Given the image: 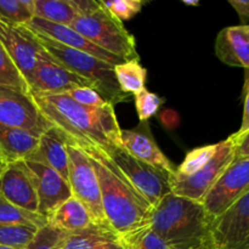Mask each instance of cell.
<instances>
[{"label": "cell", "mask_w": 249, "mask_h": 249, "mask_svg": "<svg viewBox=\"0 0 249 249\" xmlns=\"http://www.w3.org/2000/svg\"><path fill=\"white\" fill-rule=\"evenodd\" d=\"M29 94L43 116L67 140L80 146H95L105 152L122 146V129L111 104L89 107L78 104L67 94Z\"/></svg>", "instance_id": "6da1fadb"}, {"label": "cell", "mask_w": 249, "mask_h": 249, "mask_svg": "<svg viewBox=\"0 0 249 249\" xmlns=\"http://www.w3.org/2000/svg\"><path fill=\"white\" fill-rule=\"evenodd\" d=\"M78 146L89 157L94 168L99 180L105 215L111 228L119 235H124L150 225L153 208L111 158L95 146Z\"/></svg>", "instance_id": "7a4b0ae2"}, {"label": "cell", "mask_w": 249, "mask_h": 249, "mask_svg": "<svg viewBox=\"0 0 249 249\" xmlns=\"http://www.w3.org/2000/svg\"><path fill=\"white\" fill-rule=\"evenodd\" d=\"M214 219L202 203L170 192L153 207L150 226L169 249H215Z\"/></svg>", "instance_id": "3957f363"}, {"label": "cell", "mask_w": 249, "mask_h": 249, "mask_svg": "<svg viewBox=\"0 0 249 249\" xmlns=\"http://www.w3.org/2000/svg\"><path fill=\"white\" fill-rule=\"evenodd\" d=\"M36 36L44 50L56 62L91 83L92 88L112 106L130 100V96L124 94L119 88L114 74V66L108 65L89 53L62 45L41 34L36 33Z\"/></svg>", "instance_id": "277c9868"}, {"label": "cell", "mask_w": 249, "mask_h": 249, "mask_svg": "<svg viewBox=\"0 0 249 249\" xmlns=\"http://www.w3.org/2000/svg\"><path fill=\"white\" fill-rule=\"evenodd\" d=\"M71 27L92 44L123 58L125 62L139 60L134 36L124 28L122 22L104 9L100 1L96 9L88 14L78 15Z\"/></svg>", "instance_id": "5b68a950"}, {"label": "cell", "mask_w": 249, "mask_h": 249, "mask_svg": "<svg viewBox=\"0 0 249 249\" xmlns=\"http://www.w3.org/2000/svg\"><path fill=\"white\" fill-rule=\"evenodd\" d=\"M105 153L152 208L172 192L168 173L136 160L123 146H114Z\"/></svg>", "instance_id": "8992f818"}, {"label": "cell", "mask_w": 249, "mask_h": 249, "mask_svg": "<svg viewBox=\"0 0 249 249\" xmlns=\"http://www.w3.org/2000/svg\"><path fill=\"white\" fill-rule=\"evenodd\" d=\"M66 141L68 152V181L72 195L87 207L92 223L108 224L102 207L99 180L89 157L74 142L67 139Z\"/></svg>", "instance_id": "52a82bcc"}, {"label": "cell", "mask_w": 249, "mask_h": 249, "mask_svg": "<svg viewBox=\"0 0 249 249\" xmlns=\"http://www.w3.org/2000/svg\"><path fill=\"white\" fill-rule=\"evenodd\" d=\"M235 158V145L229 136L218 143V150L211 160L194 175L181 177L173 173L169 177L170 190L175 196L184 197L202 203L220 175Z\"/></svg>", "instance_id": "ba28073f"}, {"label": "cell", "mask_w": 249, "mask_h": 249, "mask_svg": "<svg viewBox=\"0 0 249 249\" xmlns=\"http://www.w3.org/2000/svg\"><path fill=\"white\" fill-rule=\"evenodd\" d=\"M0 125L23 129L38 138L53 126L31 94L2 85H0Z\"/></svg>", "instance_id": "9c48e42d"}, {"label": "cell", "mask_w": 249, "mask_h": 249, "mask_svg": "<svg viewBox=\"0 0 249 249\" xmlns=\"http://www.w3.org/2000/svg\"><path fill=\"white\" fill-rule=\"evenodd\" d=\"M249 190V156L236 157L202 201L212 216L221 215Z\"/></svg>", "instance_id": "30bf717a"}, {"label": "cell", "mask_w": 249, "mask_h": 249, "mask_svg": "<svg viewBox=\"0 0 249 249\" xmlns=\"http://www.w3.org/2000/svg\"><path fill=\"white\" fill-rule=\"evenodd\" d=\"M0 41L29 87L39 56L44 51L36 33L26 26L0 21Z\"/></svg>", "instance_id": "8fae6325"}, {"label": "cell", "mask_w": 249, "mask_h": 249, "mask_svg": "<svg viewBox=\"0 0 249 249\" xmlns=\"http://www.w3.org/2000/svg\"><path fill=\"white\" fill-rule=\"evenodd\" d=\"M215 249H249V190L213 221Z\"/></svg>", "instance_id": "7c38bea8"}, {"label": "cell", "mask_w": 249, "mask_h": 249, "mask_svg": "<svg viewBox=\"0 0 249 249\" xmlns=\"http://www.w3.org/2000/svg\"><path fill=\"white\" fill-rule=\"evenodd\" d=\"M31 172L38 197V214L49 219L53 212L73 196L70 182L43 163L24 160Z\"/></svg>", "instance_id": "4fadbf2b"}, {"label": "cell", "mask_w": 249, "mask_h": 249, "mask_svg": "<svg viewBox=\"0 0 249 249\" xmlns=\"http://www.w3.org/2000/svg\"><path fill=\"white\" fill-rule=\"evenodd\" d=\"M78 88H92L91 83L56 62L45 50L40 53L29 84V92L67 94ZM94 89V88H92Z\"/></svg>", "instance_id": "5bb4252c"}, {"label": "cell", "mask_w": 249, "mask_h": 249, "mask_svg": "<svg viewBox=\"0 0 249 249\" xmlns=\"http://www.w3.org/2000/svg\"><path fill=\"white\" fill-rule=\"evenodd\" d=\"M0 195L23 211L38 214V197L24 160L6 163L0 169Z\"/></svg>", "instance_id": "9a60e30c"}, {"label": "cell", "mask_w": 249, "mask_h": 249, "mask_svg": "<svg viewBox=\"0 0 249 249\" xmlns=\"http://www.w3.org/2000/svg\"><path fill=\"white\" fill-rule=\"evenodd\" d=\"M26 27L31 31L36 32V33L48 36V38L62 44V45L74 49V50H79L82 53H89V55L94 56V57L99 58V60L104 61L111 66H117L125 62L123 58L92 44L91 41L88 40L84 36H82L79 32L73 29L71 26L51 23V22L44 21L38 17H33L29 21V23L26 24Z\"/></svg>", "instance_id": "2e32d148"}, {"label": "cell", "mask_w": 249, "mask_h": 249, "mask_svg": "<svg viewBox=\"0 0 249 249\" xmlns=\"http://www.w3.org/2000/svg\"><path fill=\"white\" fill-rule=\"evenodd\" d=\"M122 146L136 160L172 175L175 172L172 162L160 151L151 133L147 122H140L135 129L121 130Z\"/></svg>", "instance_id": "e0dca14e"}, {"label": "cell", "mask_w": 249, "mask_h": 249, "mask_svg": "<svg viewBox=\"0 0 249 249\" xmlns=\"http://www.w3.org/2000/svg\"><path fill=\"white\" fill-rule=\"evenodd\" d=\"M215 53L225 65L249 70V24L221 29L215 40Z\"/></svg>", "instance_id": "ac0fdd59"}, {"label": "cell", "mask_w": 249, "mask_h": 249, "mask_svg": "<svg viewBox=\"0 0 249 249\" xmlns=\"http://www.w3.org/2000/svg\"><path fill=\"white\" fill-rule=\"evenodd\" d=\"M63 249H125L119 233L109 224L92 223L83 230L67 232Z\"/></svg>", "instance_id": "d6986e66"}, {"label": "cell", "mask_w": 249, "mask_h": 249, "mask_svg": "<svg viewBox=\"0 0 249 249\" xmlns=\"http://www.w3.org/2000/svg\"><path fill=\"white\" fill-rule=\"evenodd\" d=\"M27 160L43 163L53 168L68 181L67 141L65 135L55 126H51L39 138L38 150Z\"/></svg>", "instance_id": "ffe728a7"}, {"label": "cell", "mask_w": 249, "mask_h": 249, "mask_svg": "<svg viewBox=\"0 0 249 249\" xmlns=\"http://www.w3.org/2000/svg\"><path fill=\"white\" fill-rule=\"evenodd\" d=\"M39 138L19 128L0 125V148L7 163L27 160L36 153Z\"/></svg>", "instance_id": "44dd1931"}, {"label": "cell", "mask_w": 249, "mask_h": 249, "mask_svg": "<svg viewBox=\"0 0 249 249\" xmlns=\"http://www.w3.org/2000/svg\"><path fill=\"white\" fill-rule=\"evenodd\" d=\"M48 224L60 230L72 232L91 225L92 218L87 207L72 196L53 212V215L48 219Z\"/></svg>", "instance_id": "7402d4cb"}, {"label": "cell", "mask_w": 249, "mask_h": 249, "mask_svg": "<svg viewBox=\"0 0 249 249\" xmlns=\"http://www.w3.org/2000/svg\"><path fill=\"white\" fill-rule=\"evenodd\" d=\"M33 16L51 23L71 26L78 14L72 0H33Z\"/></svg>", "instance_id": "603a6c76"}, {"label": "cell", "mask_w": 249, "mask_h": 249, "mask_svg": "<svg viewBox=\"0 0 249 249\" xmlns=\"http://www.w3.org/2000/svg\"><path fill=\"white\" fill-rule=\"evenodd\" d=\"M114 74L122 91L126 95H136L142 91L146 83V68L140 65L139 60L126 61L114 66Z\"/></svg>", "instance_id": "cb8c5ba5"}, {"label": "cell", "mask_w": 249, "mask_h": 249, "mask_svg": "<svg viewBox=\"0 0 249 249\" xmlns=\"http://www.w3.org/2000/svg\"><path fill=\"white\" fill-rule=\"evenodd\" d=\"M0 224L7 225H29L40 229L48 224V219L39 214L23 211L10 203L0 195Z\"/></svg>", "instance_id": "d4e9b609"}, {"label": "cell", "mask_w": 249, "mask_h": 249, "mask_svg": "<svg viewBox=\"0 0 249 249\" xmlns=\"http://www.w3.org/2000/svg\"><path fill=\"white\" fill-rule=\"evenodd\" d=\"M33 17V0H0V21L26 26Z\"/></svg>", "instance_id": "484cf974"}, {"label": "cell", "mask_w": 249, "mask_h": 249, "mask_svg": "<svg viewBox=\"0 0 249 249\" xmlns=\"http://www.w3.org/2000/svg\"><path fill=\"white\" fill-rule=\"evenodd\" d=\"M125 249H169L150 225L121 235Z\"/></svg>", "instance_id": "4316f807"}, {"label": "cell", "mask_w": 249, "mask_h": 249, "mask_svg": "<svg viewBox=\"0 0 249 249\" xmlns=\"http://www.w3.org/2000/svg\"><path fill=\"white\" fill-rule=\"evenodd\" d=\"M38 230L36 226L0 224V246L26 249Z\"/></svg>", "instance_id": "83f0119b"}, {"label": "cell", "mask_w": 249, "mask_h": 249, "mask_svg": "<svg viewBox=\"0 0 249 249\" xmlns=\"http://www.w3.org/2000/svg\"><path fill=\"white\" fill-rule=\"evenodd\" d=\"M216 150H218V143L202 146V147H197L190 151L185 157L184 162L178 167V169H175L174 173L178 175H181V177L194 175L213 158Z\"/></svg>", "instance_id": "f1b7e54d"}, {"label": "cell", "mask_w": 249, "mask_h": 249, "mask_svg": "<svg viewBox=\"0 0 249 249\" xmlns=\"http://www.w3.org/2000/svg\"><path fill=\"white\" fill-rule=\"evenodd\" d=\"M0 85L29 94V87L0 41Z\"/></svg>", "instance_id": "f546056e"}, {"label": "cell", "mask_w": 249, "mask_h": 249, "mask_svg": "<svg viewBox=\"0 0 249 249\" xmlns=\"http://www.w3.org/2000/svg\"><path fill=\"white\" fill-rule=\"evenodd\" d=\"M67 231L53 228L50 224L39 229L26 249H63Z\"/></svg>", "instance_id": "4dcf8cb0"}, {"label": "cell", "mask_w": 249, "mask_h": 249, "mask_svg": "<svg viewBox=\"0 0 249 249\" xmlns=\"http://www.w3.org/2000/svg\"><path fill=\"white\" fill-rule=\"evenodd\" d=\"M104 9H106L112 16L119 22L133 18L142 9L143 2L141 0H113V1H100Z\"/></svg>", "instance_id": "1f68e13d"}, {"label": "cell", "mask_w": 249, "mask_h": 249, "mask_svg": "<svg viewBox=\"0 0 249 249\" xmlns=\"http://www.w3.org/2000/svg\"><path fill=\"white\" fill-rule=\"evenodd\" d=\"M162 104L163 100L157 94L148 91L146 89L136 94L135 106L140 122H147L151 117L155 116Z\"/></svg>", "instance_id": "d6a6232c"}, {"label": "cell", "mask_w": 249, "mask_h": 249, "mask_svg": "<svg viewBox=\"0 0 249 249\" xmlns=\"http://www.w3.org/2000/svg\"><path fill=\"white\" fill-rule=\"evenodd\" d=\"M75 102L89 107H105L109 104L92 88H78L67 92Z\"/></svg>", "instance_id": "836d02e7"}, {"label": "cell", "mask_w": 249, "mask_h": 249, "mask_svg": "<svg viewBox=\"0 0 249 249\" xmlns=\"http://www.w3.org/2000/svg\"><path fill=\"white\" fill-rule=\"evenodd\" d=\"M235 145L236 157H248L249 156V130L243 134H232L230 136Z\"/></svg>", "instance_id": "e575fe53"}, {"label": "cell", "mask_w": 249, "mask_h": 249, "mask_svg": "<svg viewBox=\"0 0 249 249\" xmlns=\"http://www.w3.org/2000/svg\"><path fill=\"white\" fill-rule=\"evenodd\" d=\"M243 101H245V108H243V118L240 130L236 134H243L249 130V70H246V82L243 88Z\"/></svg>", "instance_id": "d590c367"}, {"label": "cell", "mask_w": 249, "mask_h": 249, "mask_svg": "<svg viewBox=\"0 0 249 249\" xmlns=\"http://www.w3.org/2000/svg\"><path fill=\"white\" fill-rule=\"evenodd\" d=\"M230 5L236 10L241 21L249 19V0H230Z\"/></svg>", "instance_id": "8d00e7d4"}, {"label": "cell", "mask_w": 249, "mask_h": 249, "mask_svg": "<svg viewBox=\"0 0 249 249\" xmlns=\"http://www.w3.org/2000/svg\"><path fill=\"white\" fill-rule=\"evenodd\" d=\"M6 163H7L6 158H5L4 153H2L1 148H0V169H1V168H2V167H4V165H5V164H6Z\"/></svg>", "instance_id": "74e56055"}, {"label": "cell", "mask_w": 249, "mask_h": 249, "mask_svg": "<svg viewBox=\"0 0 249 249\" xmlns=\"http://www.w3.org/2000/svg\"><path fill=\"white\" fill-rule=\"evenodd\" d=\"M184 4L190 5V6H197V5H198L199 2H198V1H187V0H185Z\"/></svg>", "instance_id": "f35d334b"}, {"label": "cell", "mask_w": 249, "mask_h": 249, "mask_svg": "<svg viewBox=\"0 0 249 249\" xmlns=\"http://www.w3.org/2000/svg\"><path fill=\"white\" fill-rule=\"evenodd\" d=\"M0 249H15V248H11V247H6V246H0Z\"/></svg>", "instance_id": "ab89813d"}]
</instances>
